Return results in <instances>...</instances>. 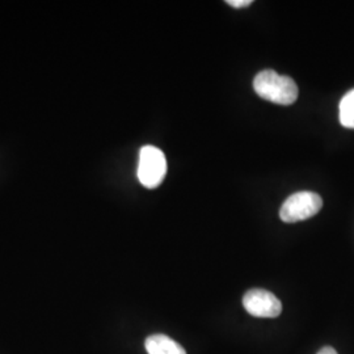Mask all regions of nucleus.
<instances>
[{
    "instance_id": "obj_1",
    "label": "nucleus",
    "mask_w": 354,
    "mask_h": 354,
    "mask_svg": "<svg viewBox=\"0 0 354 354\" xmlns=\"http://www.w3.org/2000/svg\"><path fill=\"white\" fill-rule=\"evenodd\" d=\"M254 92L266 102L290 105L298 99V86L290 76L279 75L273 70H264L253 79Z\"/></svg>"
},
{
    "instance_id": "obj_2",
    "label": "nucleus",
    "mask_w": 354,
    "mask_h": 354,
    "mask_svg": "<svg viewBox=\"0 0 354 354\" xmlns=\"http://www.w3.org/2000/svg\"><path fill=\"white\" fill-rule=\"evenodd\" d=\"M323 207L322 197L314 192H298L282 203L279 218L285 223H295L317 215Z\"/></svg>"
},
{
    "instance_id": "obj_3",
    "label": "nucleus",
    "mask_w": 354,
    "mask_h": 354,
    "mask_svg": "<svg viewBox=\"0 0 354 354\" xmlns=\"http://www.w3.org/2000/svg\"><path fill=\"white\" fill-rule=\"evenodd\" d=\"M137 175L143 187L149 189L159 187L167 175V159L163 151L155 146L142 147Z\"/></svg>"
},
{
    "instance_id": "obj_4",
    "label": "nucleus",
    "mask_w": 354,
    "mask_h": 354,
    "mask_svg": "<svg viewBox=\"0 0 354 354\" xmlns=\"http://www.w3.org/2000/svg\"><path fill=\"white\" fill-rule=\"evenodd\" d=\"M243 306L250 315L254 317L273 319L281 315L282 304L270 291L252 289L247 291L243 298Z\"/></svg>"
},
{
    "instance_id": "obj_5",
    "label": "nucleus",
    "mask_w": 354,
    "mask_h": 354,
    "mask_svg": "<svg viewBox=\"0 0 354 354\" xmlns=\"http://www.w3.org/2000/svg\"><path fill=\"white\" fill-rule=\"evenodd\" d=\"M145 348L149 354H187L178 342L160 333L147 337Z\"/></svg>"
},
{
    "instance_id": "obj_6",
    "label": "nucleus",
    "mask_w": 354,
    "mask_h": 354,
    "mask_svg": "<svg viewBox=\"0 0 354 354\" xmlns=\"http://www.w3.org/2000/svg\"><path fill=\"white\" fill-rule=\"evenodd\" d=\"M340 124L346 129H354V88L344 95L339 105Z\"/></svg>"
},
{
    "instance_id": "obj_7",
    "label": "nucleus",
    "mask_w": 354,
    "mask_h": 354,
    "mask_svg": "<svg viewBox=\"0 0 354 354\" xmlns=\"http://www.w3.org/2000/svg\"><path fill=\"white\" fill-rule=\"evenodd\" d=\"M226 3L234 8H245V7H250L253 1L252 0H227Z\"/></svg>"
},
{
    "instance_id": "obj_8",
    "label": "nucleus",
    "mask_w": 354,
    "mask_h": 354,
    "mask_svg": "<svg viewBox=\"0 0 354 354\" xmlns=\"http://www.w3.org/2000/svg\"><path fill=\"white\" fill-rule=\"evenodd\" d=\"M317 354H337V352L333 348H330V346H326V348L320 349Z\"/></svg>"
}]
</instances>
